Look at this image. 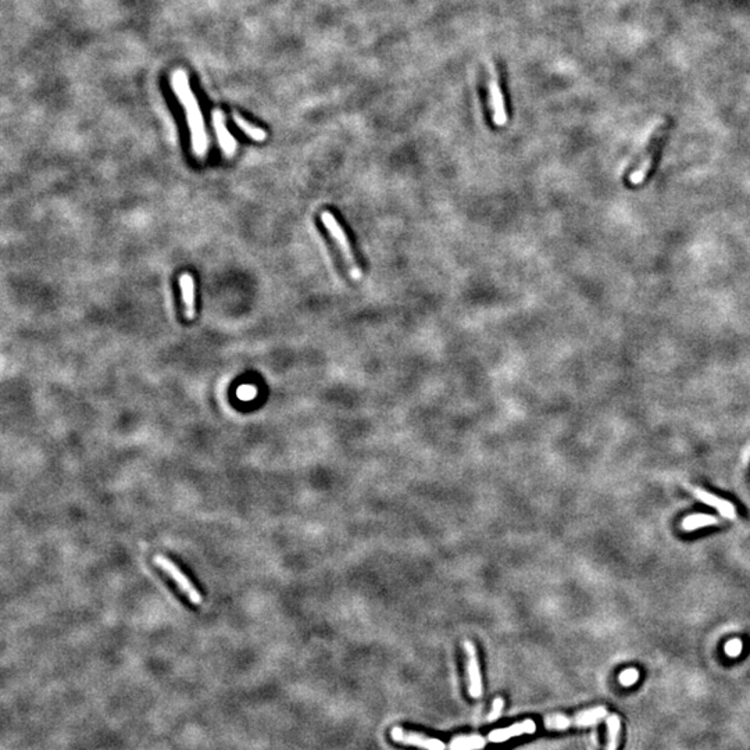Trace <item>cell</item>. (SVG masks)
Wrapping results in <instances>:
<instances>
[{"label":"cell","instance_id":"1","mask_svg":"<svg viewBox=\"0 0 750 750\" xmlns=\"http://www.w3.org/2000/svg\"><path fill=\"white\" fill-rule=\"evenodd\" d=\"M171 85H173L174 94L181 101V103H182V106L185 109L187 121H188V126H189V130H191L194 152L199 157H203L206 155L207 149H209V138H207V133H206V127H205L203 114L201 112L198 99H196V96L194 95V92L191 90L189 78H188L187 73L182 71V70L176 71L173 74V78H171Z\"/></svg>","mask_w":750,"mask_h":750},{"label":"cell","instance_id":"2","mask_svg":"<svg viewBox=\"0 0 750 750\" xmlns=\"http://www.w3.org/2000/svg\"><path fill=\"white\" fill-rule=\"evenodd\" d=\"M606 715H607V708L603 706H597V707L582 710L577 713L575 715H561V714L547 715L543 718L542 724H543V728L549 731H563L572 726L582 728V726L595 725L597 724V721H600Z\"/></svg>","mask_w":750,"mask_h":750},{"label":"cell","instance_id":"3","mask_svg":"<svg viewBox=\"0 0 750 750\" xmlns=\"http://www.w3.org/2000/svg\"><path fill=\"white\" fill-rule=\"evenodd\" d=\"M321 221L324 224V227L327 228V231L330 232V235L332 237V239L336 242L342 256H343V260L345 263L348 264V269H349V273L352 275L353 280L359 281L361 280V269L359 267L356 259H355V255H353V250H352V246H350V242H349V238L346 235V232L343 231L342 225L339 224V221L336 220V217L331 213V212H323L321 213Z\"/></svg>","mask_w":750,"mask_h":750},{"label":"cell","instance_id":"4","mask_svg":"<svg viewBox=\"0 0 750 750\" xmlns=\"http://www.w3.org/2000/svg\"><path fill=\"white\" fill-rule=\"evenodd\" d=\"M668 131H670V123L668 121L663 123L661 126H658L656 128V131L653 133V135H651V138H650V141H649V144H647L639 163H638L636 170L629 174V182L631 184L639 185V184H642L645 181V178L647 177L649 171L651 170V167H653V164L656 162V157H657V155H658V152H660V149L663 146L664 139L668 135Z\"/></svg>","mask_w":750,"mask_h":750},{"label":"cell","instance_id":"5","mask_svg":"<svg viewBox=\"0 0 750 750\" xmlns=\"http://www.w3.org/2000/svg\"><path fill=\"white\" fill-rule=\"evenodd\" d=\"M153 561L156 563V565H159L166 574H169L174 581L178 585V588L188 596V599L194 603V604H202L203 602V597L201 595V592L196 589V586L191 582V579L180 570V567L173 563L167 556L164 554H156Z\"/></svg>","mask_w":750,"mask_h":750},{"label":"cell","instance_id":"6","mask_svg":"<svg viewBox=\"0 0 750 750\" xmlns=\"http://www.w3.org/2000/svg\"><path fill=\"white\" fill-rule=\"evenodd\" d=\"M491 77L488 80V94H489V106L492 109V120L495 126L503 127L507 124V110L504 105V98L499 84L497 73L492 63H489Z\"/></svg>","mask_w":750,"mask_h":750},{"label":"cell","instance_id":"7","mask_svg":"<svg viewBox=\"0 0 750 750\" xmlns=\"http://www.w3.org/2000/svg\"><path fill=\"white\" fill-rule=\"evenodd\" d=\"M391 738L398 742V743H403V744H407V746H416V747H420L423 750H446L448 746L436 739V738H429V736H425L423 733H418V732H413V731H406L400 726H395L392 728L391 731Z\"/></svg>","mask_w":750,"mask_h":750},{"label":"cell","instance_id":"8","mask_svg":"<svg viewBox=\"0 0 750 750\" xmlns=\"http://www.w3.org/2000/svg\"><path fill=\"white\" fill-rule=\"evenodd\" d=\"M463 647L467 656V674H468V693L474 699H479L482 696V676H481V668L479 661L477 656V650L472 642L464 640Z\"/></svg>","mask_w":750,"mask_h":750},{"label":"cell","instance_id":"9","mask_svg":"<svg viewBox=\"0 0 750 750\" xmlns=\"http://www.w3.org/2000/svg\"><path fill=\"white\" fill-rule=\"evenodd\" d=\"M536 732V722L534 719H524L521 722H517L514 725H510L507 728H499L493 729L488 733L486 739L491 743H503L509 739L521 736V735H531Z\"/></svg>","mask_w":750,"mask_h":750},{"label":"cell","instance_id":"10","mask_svg":"<svg viewBox=\"0 0 750 750\" xmlns=\"http://www.w3.org/2000/svg\"><path fill=\"white\" fill-rule=\"evenodd\" d=\"M690 491L701 503L717 509V511L722 517H725L728 520H735L736 518V509L731 502H728L725 499H721V497H718V496H715L713 493H708V492H706L703 489H699V488H690Z\"/></svg>","mask_w":750,"mask_h":750},{"label":"cell","instance_id":"11","mask_svg":"<svg viewBox=\"0 0 750 750\" xmlns=\"http://www.w3.org/2000/svg\"><path fill=\"white\" fill-rule=\"evenodd\" d=\"M213 126H214L217 139H219V144H220L223 152L227 156H232L235 153V151H237V141L230 134V131H228V128L225 126V116H224V113L221 110H214V113H213Z\"/></svg>","mask_w":750,"mask_h":750},{"label":"cell","instance_id":"12","mask_svg":"<svg viewBox=\"0 0 750 750\" xmlns=\"http://www.w3.org/2000/svg\"><path fill=\"white\" fill-rule=\"evenodd\" d=\"M488 743L486 738H482L481 735H470V736H456L449 743V750H482L485 749Z\"/></svg>","mask_w":750,"mask_h":750},{"label":"cell","instance_id":"13","mask_svg":"<svg viewBox=\"0 0 750 750\" xmlns=\"http://www.w3.org/2000/svg\"><path fill=\"white\" fill-rule=\"evenodd\" d=\"M181 289H182V299L187 309V317L192 320L195 317V284L194 278L189 274H182L181 280Z\"/></svg>","mask_w":750,"mask_h":750},{"label":"cell","instance_id":"14","mask_svg":"<svg viewBox=\"0 0 750 750\" xmlns=\"http://www.w3.org/2000/svg\"><path fill=\"white\" fill-rule=\"evenodd\" d=\"M607 744L606 750H617L620 743V732H621V719L620 715L611 714L607 717Z\"/></svg>","mask_w":750,"mask_h":750},{"label":"cell","instance_id":"15","mask_svg":"<svg viewBox=\"0 0 750 750\" xmlns=\"http://www.w3.org/2000/svg\"><path fill=\"white\" fill-rule=\"evenodd\" d=\"M718 524V518L710 514H692L689 517H685L682 521V528L685 531H694L699 528H704L708 525Z\"/></svg>","mask_w":750,"mask_h":750},{"label":"cell","instance_id":"16","mask_svg":"<svg viewBox=\"0 0 750 750\" xmlns=\"http://www.w3.org/2000/svg\"><path fill=\"white\" fill-rule=\"evenodd\" d=\"M234 121H235V124H237V126H238V127H239L249 138H252L253 141L262 142V141H264V139L267 138V134H266L264 130H262V128H259V127L250 126V124H249L246 120H244L239 114H234Z\"/></svg>","mask_w":750,"mask_h":750},{"label":"cell","instance_id":"17","mask_svg":"<svg viewBox=\"0 0 750 750\" xmlns=\"http://www.w3.org/2000/svg\"><path fill=\"white\" fill-rule=\"evenodd\" d=\"M503 706H504L503 697L497 696V697L493 700V703H492V708H491L489 715H488V722H493V721H496V719L500 717L502 710H503Z\"/></svg>","mask_w":750,"mask_h":750},{"label":"cell","instance_id":"18","mask_svg":"<svg viewBox=\"0 0 750 750\" xmlns=\"http://www.w3.org/2000/svg\"><path fill=\"white\" fill-rule=\"evenodd\" d=\"M638 676H639V672H638L636 670L628 668V670H625V671L620 675V681H621V683H624V685H632L633 682L638 681Z\"/></svg>","mask_w":750,"mask_h":750},{"label":"cell","instance_id":"19","mask_svg":"<svg viewBox=\"0 0 750 750\" xmlns=\"http://www.w3.org/2000/svg\"><path fill=\"white\" fill-rule=\"evenodd\" d=\"M742 650V642L739 639H733V640H729L725 646V651L728 656L731 657H736Z\"/></svg>","mask_w":750,"mask_h":750},{"label":"cell","instance_id":"20","mask_svg":"<svg viewBox=\"0 0 750 750\" xmlns=\"http://www.w3.org/2000/svg\"><path fill=\"white\" fill-rule=\"evenodd\" d=\"M256 388L252 386V385H246V386H241L239 391H238V396L241 399H250L256 395Z\"/></svg>","mask_w":750,"mask_h":750}]
</instances>
